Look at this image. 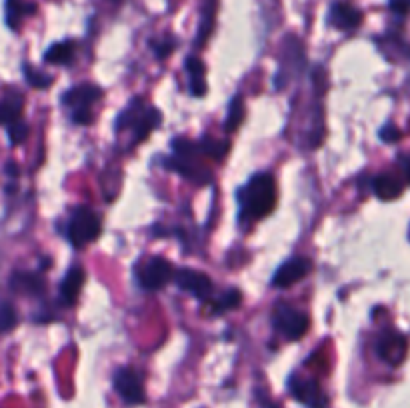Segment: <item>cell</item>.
Here are the masks:
<instances>
[{
	"label": "cell",
	"mask_w": 410,
	"mask_h": 408,
	"mask_svg": "<svg viewBox=\"0 0 410 408\" xmlns=\"http://www.w3.org/2000/svg\"><path fill=\"white\" fill-rule=\"evenodd\" d=\"M239 221L242 224L256 223L275 211L277 204V180L270 172L254 174L239 190Z\"/></svg>",
	"instance_id": "obj_1"
},
{
	"label": "cell",
	"mask_w": 410,
	"mask_h": 408,
	"mask_svg": "<svg viewBox=\"0 0 410 408\" xmlns=\"http://www.w3.org/2000/svg\"><path fill=\"white\" fill-rule=\"evenodd\" d=\"M100 228H102L100 216L91 209H86V206H80V209L72 212V216L68 221L67 237L72 246L82 249V246L91 244L98 238Z\"/></svg>",
	"instance_id": "obj_2"
},
{
	"label": "cell",
	"mask_w": 410,
	"mask_h": 408,
	"mask_svg": "<svg viewBox=\"0 0 410 408\" xmlns=\"http://www.w3.org/2000/svg\"><path fill=\"white\" fill-rule=\"evenodd\" d=\"M272 327L286 338V341H300L310 327V320L305 310L296 308L289 303H278L272 312Z\"/></svg>",
	"instance_id": "obj_3"
},
{
	"label": "cell",
	"mask_w": 410,
	"mask_h": 408,
	"mask_svg": "<svg viewBox=\"0 0 410 408\" xmlns=\"http://www.w3.org/2000/svg\"><path fill=\"white\" fill-rule=\"evenodd\" d=\"M102 96V88L96 84H80L70 88L65 96H62V105L68 106L72 110V122L74 124H88L93 120V112L91 106L100 100Z\"/></svg>",
	"instance_id": "obj_4"
},
{
	"label": "cell",
	"mask_w": 410,
	"mask_h": 408,
	"mask_svg": "<svg viewBox=\"0 0 410 408\" xmlns=\"http://www.w3.org/2000/svg\"><path fill=\"white\" fill-rule=\"evenodd\" d=\"M114 390L119 393L120 398L128 404V407H136V404H145L146 393H145V382L143 376L133 369L122 367L114 372Z\"/></svg>",
	"instance_id": "obj_5"
},
{
	"label": "cell",
	"mask_w": 410,
	"mask_h": 408,
	"mask_svg": "<svg viewBox=\"0 0 410 408\" xmlns=\"http://www.w3.org/2000/svg\"><path fill=\"white\" fill-rule=\"evenodd\" d=\"M409 353V338L398 330H386L376 341V355L390 367H398Z\"/></svg>",
	"instance_id": "obj_6"
},
{
	"label": "cell",
	"mask_w": 410,
	"mask_h": 408,
	"mask_svg": "<svg viewBox=\"0 0 410 408\" xmlns=\"http://www.w3.org/2000/svg\"><path fill=\"white\" fill-rule=\"evenodd\" d=\"M172 277H174V266H172L166 258L154 256V258H150V261L140 268L138 280H140V287H143V289L154 292V290L164 289Z\"/></svg>",
	"instance_id": "obj_7"
},
{
	"label": "cell",
	"mask_w": 410,
	"mask_h": 408,
	"mask_svg": "<svg viewBox=\"0 0 410 408\" xmlns=\"http://www.w3.org/2000/svg\"><path fill=\"white\" fill-rule=\"evenodd\" d=\"M312 270V261L306 256H292L286 263H282L277 268L272 277V287L275 289H291L292 284L300 282Z\"/></svg>",
	"instance_id": "obj_8"
},
{
	"label": "cell",
	"mask_w": 410,
	"mask_h": 408,
	"mask_svg": "<svg viewBox=\"0 0 410 408\" xmlns=\"http://www.w3.org/2000/svg\"><path fill=\"white\" fill-rule=\"evenodd\" d=\"M174 282L185 292H190L199 301H209L212 296V280L209 275L194 268H178L174 270Z\"/></svg>",
	"instance_id": "obj_9"
},
{
	"label": "cell",
	"mask_w": 410,
	"mask_h": 408,
	"mask_svg": "<svg viewBox=\"0 0 410 408\" xmlns=\"http://www.w3.org/2000/svg\"><path fill=\"white\" fill-rule=\"evenodd\" d=\"M291 395L303 402L308 408H324L326 407V396L322 393L320 384L315 379H303V376H291L289 381Z\"/></svg>",
	"instance_id": "obj_10"
},
{
	"label": "cell",
	"mask_w": 410,
	"mask_h": 408,
	"mask_svg": "<svg viewBox=\"0 0 410 408\" xmlns=\"http://www.w3.org/2000/svg\"><path fill=\"white\" fill-rule=\"evenodd\" d=\"M199 158L200 157H178V154H174L164 162V166L178 172L183 178L194 183V185H209L211 183V172L200 164Z\"/></svg>",
	"instance_id": "obj_11"
},
{
	"label": "cell",
	"mask_w": 410,
	"mask_h": 408,
	"mask_svg": "<svg viewBox=\"0 0 410 408\" xmlns=\"http://www.w3.org/2000/svg\"><path fill=\"white\" fill-rule=\"evenodd\" d=\"M84 278H86V275H84L82 266L68 268V272L60 282V301L65 306H72L77 303L79 294L82 292V287H84Z\"/></svg>",
	"instance_id": "obj_12"
},
{
	"label": "cell",
	"mask_w": 410,
	"mask_h": 408,
	"mask_svg": "<svg viewBox=\"0 0 410 408\" xmlns=\"http://www.w3.org/2000/svg\"><path fill=\"white\" fill-rule=\"evenodd\" d=\"M331 22L338 30H355L362 22V13L348 2H334L331 6Z\"/></svg>",
	"instance_id": "obj_13"
},
{
	"label": "cell",
	"mask_w": 410,
	"mask_h": 408,
	"mask_svg": "<svg viewBox=\"0 0 410 408\" xmlns=\"http://www.w3.org/2000/svg\"><path fill=\"white\" fill-rule=\"evenodd\" d=\"M402 188H404V183L395 172H383V174L374 176V180H372L374 195L378 198H383V200H392V198L400 197Z\"/></svg>",
	"instance_id": "obj_14"
},
{
	"label": "cell",
	"mask_w": 410,
	"mask_h": 408,
	"mask_svg": "<svg viewBox=\"0 0 410 408\" xmlns=\"http://www.w3.org/2000/svg\"><path fill=\"white\" fill-rule=\"evenodd\" d=\"M25 106V96L16 88L6 91L4 96H0V124H13L14 120H20Z\"/></svg>",
	"instance_id": "obj_15"
},
{
	"label": "cell",
	"mask_w": 410,
	"mask_h": 408,
	"mask_svg": "<svg viewBox=\"0 0 410 408\" xmlns=\"http://www.w3.org/2000/svg\"><path fill=\"white\" fill-rule=\"evenodd\" d=\"M11 289L18 294H42L44 292V282L39 275L32 272H14L11 277Z\"/></svg>",
	"instance_id": "obj_16"
},
{
	"label": "cell",
	"mask_w": 410,
	"mask_h": 408,
	"mask_svg": "<svg viewBox=\"0 0 410 408\" xmlns=\"http://www.w3.org/2000/svg\"><path fill=\"white\" fill-rule=\"evenodd\" d=\"M160 120H162V114H160L159 108H154V106H146V110L143 112V117H140V120L134 124V129H133L134 145L143 143L150 132L154 131V129H159Z\"/></svg>",
	"instance_id": "obj_17"
},
{
	"label": "cell",
	"mask_w": 410,
	"mask_h": 408,
	"mask_svg": "<svg viewBox=\"0 0 410 408\" xmlns=\"http://www.w3.org/2000/svg\"><path fill=\"white\" fill-rule=\"evenodd\" d=\"M186 70L190 74V93L194 96H204L206 94V82H204V65L199 58L190 56L186 58Z\"/></svg>",
	"instance_id": "obj_18"
},
{
	"label": "cell",
	"mask_w": 410,
	"mask_h": 408,
	"mask_svg": "<svg viewBox=\"0 0 410 408\" xmlns=\"http://www.w3.org/2000/svg\"><path fill=\"white\" fill-rule=\"evenodd\" d=\"M145 100L143 98H134L131 105L126 106L117 119V131H124V129H134V124L140 120L143 112H145Z\"/></svg>",
	"instance_id": "obj_19"
},
{
	"label": "cell",
	"mask_w": 410,
	"mask_h": 408,
	"mask_svg": "<svg viewBox=\"0 0 410 408\" xmlns=\"http://www.w3.org/2000/svg\"><path fill=\"white\" fill-rule=\"evenodd\" d=\"M37 11L34 2H22V0H6V22L11 28H18L22 16L32 14Z\"/></svg>",
	"instance_id": "obj_20"
},
{
	"label": "cell",
	"mask_w": 410,
	"mask_h": 408,
	"mask_svg": "<svg viewBox=\"0 0 410 408\" xmlns=\"http://www.w3.org/2000/svg\"><path fill=\"white\" fill-rule=\"evenodd\" d=\"M72 54H74V46L72 42H56L53 44L46 54H44V60L48 65H68L72 60Z\"/></svg>",
	"instance_id": "obj_21"
},
{
	"label": "cell",
	"mask_w": 410,
	"mask_h": 408,
	"mask_svg": "<svg viewBox=\"0 0 410 408\" xmlns=\"http://www.w3.org/2000/svg\"><path fill=\"white\" fill-rule=\"evenodd\" d=\"M242 119H244V100L242 96H234L232 103L228 106V117L225 120V131L226 132H234L242 124Z\"/></svg>",
	"instance_id": "obj_22"
},
{
	"label": "cell",
	"mask_w": 410,
	"mask_h": 408,
	"mask_svg": "<svg viewBox=\"0 0 410 408\" xmlns=\"http://www.w3.org/2000/svg\"><path fill=\"white\" fill-rule=\"evenodd\" d=\"M200 150H202V154L204 157H211L214 160H220V158H225V154L228 152V148L230 145L228 143H220V140H214L211 136H206V138H200Z\"/></svg>",
	"instance_id": "obj_23"
},
{
	"label": "cell",
	"mask_w": 410,
	"mask_h": 408,
	"mask_svg": "<svg viewBox=\"0 0 410 408\" xmlns=\"http://www.w3.org/2000/svg\"><path fill=\"white\" fill-rule=\"evenodd\" d=\"M240 301H242V292L237 289H228L226 292L220 294V298L214 303V312H226V310H232L240 306Z\"/></svg>",
	"instance_id": "obj_24"
},
{
	"label": "cell",
	"mask_w": 410,
	"mask_h": 408,
	"mask_svg": "<svg viewBox=\"0 0 410 408\" xmlns=\"http://www.w3.org/2000/svg\"><path fill=\"white\" fill-rule=\"evenodd\" d=\"M18 324V312L11 303H0V332H8Z\"/></svg>",
	"instance_id": "obj_25"
},
{
	"label": "cell",
	"mask_w": 410,
	"mask_h": 408,
	"mask_svg": "<svg viewBox=\"0 0 410 408\" xmlns=\"http://www.w3.org/2000/svg\"><path fill=\"white\" fill-rule=\"evenodd\" d=\"M25 77H27V82L32 86V88H48L53 84V77L46 74V72H40L32 66H25Z\"/></svg>",
	"instance_id": "obj_26"
},
{
	"label": "cell",
	"mask_w": 410,
	"mask_h": 408,
	"mask_svg": "<svg viewBox=\"0 0 410 408\" xmlns=\"http://www.w3.org/2000/svg\"><path fill=\"white\" fill-rule=\"evenodd\" d=\"M28 132H30V129H28L27 122L14 120L13 124H8V138H11V145L13 146L22 145V143L27 140Z\"/></svg>",
	"instance_id": "obj_27"
},
{
	"label": "cell",
	"mask_w": 410,
	"mask_h": 408,
	"mask_svg": "<svg viewBox=\"0 0 410 408\" xmlns=\"http://www.w3.org/2000/svg\"><path fill=\"white\" fill-rule=\"evenodd\" d=\"M174 48H176V39H172V37H164V39L160 40H152V51L157 54V58H166L168 54L174 53Z\"/></svg>",
	"instance_id": "obj_28"
},
{
	"label": "cell",
	"mask_w": 410,
	"mask_h": 408,
	"mask_svg": "<svg viewBox=\"0 0 410 408\" xmlns=\"http://www.w3.org/2000/svg\"><path fill=\"white\" fill-rule=\"evenodd\" d=\"M381 138H383L384 143H397L398 138H400V132L395 129V126H384L383 131H381Z\"/></svg>",
	"instance_id": "obj_29"
},
{
	"label": "cell",
	"mask_w": 410,
	"mask_h": 408,
	"mask_svg": "<svg viewBox=\"0 0 410 408\" xmlns=\"http://www.w3.org/2000/svg\"><path fill=\"white\" fill-rule=\"evenodd\" d=\"M390 8L397 14H406L410 8V0H390Z\"/></svg>",
	"instance_id": "obj_30"
},
{
	"label": "cell",
	"mask_w": 410,
	"mask_h": 408,
	"mask_svg": "<svg viewBox=\"0 0 410 408\" xmlns=\"http://www.w3.org/2000/svg\"><path fill=\"white\" fill-rule=\"evenodd\" d=\"M400 166H402V172H404L406 180L410 183V154H406V157L400 158Z\"/></svg>",
	"instance_id": "obj_31"
},
{
	"label": "cell",
	"mask_w": 410,
	"mask_h": 408,
	"mask_svg": "<svg viewBox=\"0 0 410 408\" xmlns=\"http://www.w3.org/2000/svg\"><path fill=\"white\" fill-rule=\"evenodd\" d=\"M4 171H6L8 176H18V166H16V162H6Z\"/></svg>",
	"instance_id": "obj_32"
}]
</instances>
